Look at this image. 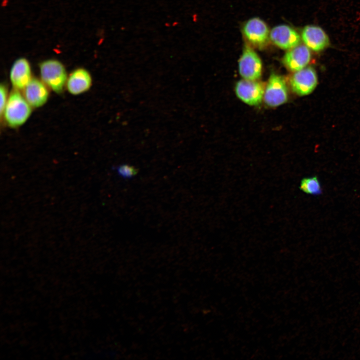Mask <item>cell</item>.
Listing matches in <instances>:
<instances>
[{
    "label": "cell",
    "mask_w": 360,
    "mask_h": 360,
    "mask_svg": "<svg viewBox=\"0 0 360 360\" xmlns=\"http://www.w3.org/2000/svg\"><path fill=\"white\" fill-rule=\"evenodd\" d=\"M92 84L90 72L86 68H78L68 75L66 88L71 94L77 96L88 91Z\"/></svg>",
    "instance_id": "12"
},
{
    "label": "cell",
    "mask_w": 360,
    "mask_h": 360,
    "mask_svg": "<svg viewBox=\"0 0 360 360\" xmlns=\"http://www.w3.org/2000/svg\"><path fill=\"white\" fill-rule=\"evenodd\" d=\"M270 38L276 46L284 50H290L299 45L300 42V34L286 24L273 28L270 32Z\"/></svg>",
    "instance_id": "8"
},
{
    "label": "cell",
    "mask_w": 360,
    "mask_h": 360,
    "mask_svg": "<svg viewBox=\"0 0 360 360\" xmlns=\"http://www.w3.org/2000/svg\"><path fill=\"white\" fill-rule=\"evenodd\" d=\"M178 22L177 21H174L172 23V26L174 27V26H178Z\"/></svg>",
    "instance_id": "17"
},
{
    "label": "cell",
    "mask_w": 360,
    "mask_h": 360,
    "mask_svg": "<svg viewBox=\"0 0 360 360\" xmlns=\"http://www.w3.org/2000/svg\"><path fill=\"white\" fill-rule=\"evenodd\" d=\"M40 80L50 90L56 94L66 88L68 74L63 64L56 59H48L39 64Z\"/></svg>",
    "instance_id": "2"
},
{
    "label": "cell",
    "mask_w": 360,
    "mask_h": 360,
    "mask_svg": "<svg viewBox=\"0 0 360 360\" xmlns=\"http://www.w3.org/2000/svg\"><path fill=\"white\" fill-rule=\"evenodd\" d=\"M242 32L248 42L258 48H264L270 38V32L267 24L258 18L248 20L242 28Z\"/></svg>",
    "instance_id": "6"
},
{
    "label": "cell",
    "mask_w": 360,
    "mask_h": 360,
    "mask_svg": "<svg viewBox=\"0 0 360 360\" xmlns=\"http://www.w3.org/2000/svg\"><path fill=\"white\" fill-rule=\"evenodd\" d=\"M302 39L305 45L310 49L320 52L330 44V39L324 30L315 25H308L303 28Z\"/></svg>",
    "instance_id": "13"
},
{
    "label": "cell",
    "mask_w": 360,
    "mask_h": 360,
    "mask_svg": "<svg viewBox=\"0 0 360 360\" xmlns=\"http://www.w3.org/2000/svg\"><path fill=\"white\" fill-rule=\"evenodd\" d=\"M310 49L306 45H298L284 54L282 62L290 70L296 72L306 67L311 60Z\"/></svg>",
    "instance_id": "11"
},
{
    "label": "cell",
    "mask_w": 360,
    "mask_h": 360,
    "mask_svg": "<svg viewBox=\"0 0 360 360\" xmlns=\"http://www.w3.org/2000/svg\"><path fill=\"white\" fill-rule=\"evenodd\" d=\"M32 78L29 61L20 58L12 64L10 71V80L14 89L22 90Z\"/></svg>",
    "instance_id": "10"
},
{
    "label": "cell",
    "mask_w": 360,
    "mask_h": 360,
    "mask_svg": "<svg viewBox=\"0 0 360 360\" xmlns=\"http://www.w3.org/2000/svg\"><path fill=\"white\" fill-rule=\"evenodd\" d=\"M32 108L22 93L14 88L9 94L2 117L10 127L18 128L28 120Z\"/></svg>",
    "instance_id": "1"
},
{
    "label": "cell",
    "mask_w": 360,
    "mask_h": 360,
    "mask_svg": "<svg viewBox=\"0 0 360 360\" xmlns=\"http://www.w3.org/2000/svg\"><path fill=\"white\" fill-rule=\"evenodd\" d=\"M49 90L40 79L32 78L22 90V94L32 108H38L47 102L50 96Z\"/></svg>",
    "instance_id": "9"
},
{
    "label": "cell",
    "mask_w": 360,
    "mask_h": 360,
    "mask_svg": "<svg viewBox=\"0 0 360 360\" xmlns=\"http://www.w3.org/2000/svg\"><path fill=\"white\" fill-rule=\"evenodd\" d=\"M300 189L312 195H318L322 192L320 182L316 176L303 178L300 182Z\"/></svg>",
    "instance_id": "14"
},
{
    "label": "cell",
    "mask_w": 360,
    "mask_h": 360,
    "mask_svg": "<svg viewBox=\"0 0 360 360\" xmlns=\"http://www.w3.org/2000/svg\"><path fill=\"white\" fill-rule=\"evenodd\" d=\"M290 84L292 90L297 95H308L314 91L318 84L316 72L312 67H306L294 73Z\"/></svg>",
    "instance_id": "5"
},
{
    "label": "cell",
    "mask_w": 360,
    "mask_h": 360,
    "mask_svg": "<svg viewBox=\"0 0 360 360\" xmlns=\"http://www.w3.org/2000/svg\"><path fill=\"white\" fill-rule=\"evenodd\" d=\"M164 26H165L166 27H170V23H168V22H166V23L164 24Z\"/></svg>",
    "instance_id": "18"
},
{
    "label": "cell",
    "mask_w": 360,
    "mask_h": 360,
    "mask_svg": "<svg viewBox=\"0 0 360 360\" xmlns=\"http://www.w3.org/2000/svg\"><path fill=\"white\" fill-rule=\"evenodd\" d=\"M288 90L286 80L282 76L272 74L264 88V100L270 107H276L286 103Z\"/></svg>",
    "instance_id": "3"
},
{
    "label": "cell",
    "mask_w": 360,
    "mask_h": 360,
    "mask_svg": "<svg viewBox=\"0 0 360 360\" xmlns=\"http://www.w3.org/2000/svg\"><path fill=\"white\" fill-rule=\"evenodd\" d=\"M238 72L243 79L256 80L262 73V62L258 55L246 46L238 63Z\"/></svg>",
    "instance_id": "4"
},
{
    "label": "cell",
    "mask_w": 360,
    "mask_h": 360,
    "mask_svg": "<svg viewBox=\"0 0 360 360\" xmlns=\"http://www.w3.org/2000/svg\"><path fill=\"white\" fill-rule=\"evenodd\" d=\"M237 96L245 104L257 106L264 99V88L256 80L243 79L237 82L235 86Z\"/></svg>",
    "instance_id": "7"
},
{
    "label": "cell",
    "mask_w": 360,
    "mask_h": 360,
    "mask_svg": "<svg viewBox=\"0 0 360 360\" xmlns=\"http://www.w3.org/2000/svg\"><path fill=\"white\" fill-rule=\"evenodd\" d=\"M119 176L124 179L131 178L138 172V170L134 166L128 164H122L115 168Z\"/></svg>",
    "instance_id": "15"
},
{
    "label": "cell",
    "mask_w": 360,
    "mask_h": 360,
    "mask_svg": "<svg viewBox=\"0 0 360 360\" xmlns=\"http://www.w3.org/2000/svg\"><path fill=\"white\" fill-rule=\"evenodd\" d=\"M0 114L2 118L9 96L8 88L4 84H0Z\"/></svg>",
    "instance_id": "16"
}]
</instances>
